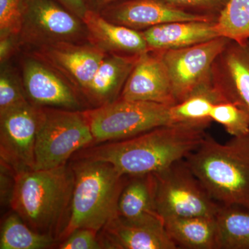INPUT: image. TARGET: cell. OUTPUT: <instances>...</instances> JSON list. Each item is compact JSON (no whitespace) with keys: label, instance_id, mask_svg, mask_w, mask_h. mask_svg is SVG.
<instances>
[{"label":"cell","instance_id":"obj_20","mask_svg":"<svg viewBox=\"0 0 249 249\" xmlns=\"http://www.w3.org/2000/svg\"><path fill=\"white\" fill-rule=\"evenodd\" d=\"M118 203V215L132 222L162 219L156 206L155 175L128 177Z\"/></svg>","mask_w":249,"mask_h":249},{"label":"cell","instance_id":"obj_13","mask_svg":"<svg viewBox=\"0 0 249 249\" xmlns=\"http://www.w3.org/2000/svg\"><path fill=\"white\" fill-rule=\"evenodd\" d=\"M29 52L53 67L82 95L106 55L90 42L60 44Z\"/></svg>","mask_w":249,"mask_h":249},{"label":"cell","instance_id":"obj_28","mask_svg":"<svg viewBox=\"0 0 249 249\" xmlns=\"http://www.w3.org/2000/svg\"><path fill=\"white\" fill-rule=\"evenodd\" d=\"M187 14L217 19L228 0H160Z\"/></svg>","mask_w":249,"mask_h":249},{"label":"cell","instance_id":"obj_1","mask_svg":"<svg viewBox=\"0 0 249 249\" xmlns=\"http://www.w3.org/2000/svg\"><path fill=\"white\" fill-rule=\"evenodd\" d=\"M211 124H165L130 138L86 147L76 159L107 162L126 177L159 173L196 150Z\"/></svg>","mask_w":249,"mask_h":249},{"label":"cell","instance_id":"obj_26","mask_svg":"<svg viewBox=\"0 0 249 249\" xmlns=\"http://www.w3.org/2000/svg\"><path fill=\"white\" fill-rule=\"evenodd\" d=\"M27 103L21 76L8 62L2 64L0 74V116Z\"/></svg>","mask_w":249,"mask_h":249},{"label":"cell","instance_id":"obj_2","mask_svg":"<svg viewBox=\"0 0 249 249\" xmlns=\"http://www.w3.org/2000/svg\"><path fill=\"white\" fill-rule=\"evenodd\" d=\"M74 180L67 164L15 174L11 209L31 229L59 242L70 217Z\"/></svg>","mask_w":249,"mask_h":249},{"label":"cell","instance_id":"obj_21","mask_svg":"<svg viewBox=\"0 0 249 249\" xmlns=\"http://www.w3.org/2000/svg\"><path fill=\"white\" fill-rule=\"evenodd\" d=\"M163 223L178 248L219 249L216 217L169 218Z\"/></svg>","mask_w":249,"mask_h":249},{"label":"cell","instance_id":"obj_5","mask_svg":"<svg viewBox=\"0 0 249 249\" xmlns=\"http://www.w3.org/2000/svg\"><path fill=\"white\" fill-rule=\"evenodd\" d=\"M94 143L84 111L40 107L34 170L66 165L76 152Z\"/></svg>","mask_w":249,"mask_h":249},{"label":"cell","instance_id":"obj_15","mask_svg":"<svg viewBox=\"0 0 249 249\" xmlns=\"http://www.w3.org/2000/svg\"><path fill=\"white\" fill-rule=\"evenodd\" d=\"M109 22L142 31L175 21H209L214 18L187 14L174 9L160 0H122L99 11Z\"/></svg>","mask_w":249,"mask_h":249},{"label":"cell","instance_id":"obj_23","mask_svg":"<svg viewBox=\"0 0 249 249\" xmlns=\"http://www.w3.org/2000/svg\"><path fill=\"white\" fill-rule=\"evenodd\" d=\"M58 242L53 236L40 233L31 229L14 212L4 219L1 226V249H49Z\"/></svg>","mask_w":249,"mask_h":249},{"label":"cell","instance_id":"obj_8","mask_svg":"<svg viewBox=\"0 0 249 249\" xmlns=\"http://www.w3.org/2000/svg\"><path fill=\"white\" fill-rule=\"evenodd\" d=\"M154 175L157 182L156 206L163 221L175 217H216L222 209L186 160H178Z\"/></svg>","mask_w":249,"mask_h":249},{"label":"cell","instance_id":"obj_3","mask_svg":"<svg viewBox=\"0 0 249 249\" xmlns=\"http://www.w3.org/2000/svg\"><path fill=\"white\" fill-rule=\"evenodd\" d=\"M185 160L214 201L249 211V132L224 143L207 134Z\"/></svg>","mask_w":249,"mask_h":249},{"label":"cell","instance_id":"obj_12","mask_svg":"<svg viewBox=\"0 0 249 249\" xmlns=\"http://www.w3.org/2000/svg\"><path fill=\"white\" fill-rule=\"evenodd\" d=\"M211 83L221 102L237 105L249 115V40H230L214 60Z\"/></svg>","mask_w":249,"mask_h":249},{"label":"cell","instance_id":"obj_22","mask_svg":"<svg viewBox=\"0 0 249 249\" xmlns=\"http://www.w3.org/2000/svg\"><path fill=\"white\" fill-rule=\"evenodd\" d=\"M220 102L211 80L186 99L170 106L172 124L211 123V110L216 103Z\"/></svg>","mask_w":249,"mask_h":249},{"label":"cell","instance_id":"obj_32","mask_svg":"<svg viewBox=\"0 0 249 249\" xmlns=\"http://www.w3.org/2000/svg\"><path fill=\"white\" fill-rule=\"evenodd\" d=\"M82 19L85 18L89 9L87 0H55Z\"/></svg>","mask_w":249,"mask_h":249},{"label":"cell","instance_id":"obj_18","mask_svg":"<svg viewBox=\"0 0 249 249\" xmlns=\"http://www.w3.org/2000/svg\"><path fill=\"white\" fill-rule=\"evenodd\" d=\"M139 57L106 54L83 93L90 108L101 107L119 99Z\"/></svg>","mask_w":249,"mask_h":249},{"label":"cell","instance_id":"obj_29","mask_svg":"<svg viewBox=\"0 0 249 249\" xmlns=\"http://www.w3.org/2000/svg\"><path fill=\"white\" fill-rule=\"evenodd\" d=\"M24 0H0V34L19 33Z\"/></svg>","mask_w":249,"mask_h":249},{"label":"cell","instance_id":"obj_24","mask_svg":"<svg viewBox=\"0 0 249 249\" xmlns=\"http://www.w3.org/2000/svg\"><path fill=\"white\" fill-rule=\"evenodd\" d=\"M216 219L219 249H249V211L222 206Z\"/></svg>","mask_w":249,"mask_h":249},{"label":"cell","instance_id":"obj_19","mask_svg":"<svg viewBox=\"0 0 249 249\" xmlns=\"http://www.w3.org/2000/svg\"><path fill=\"white\" fill-rule=\"evenodd\" d=\"M150 50L166 51L197 45L220 37L215 22L175 21L141 31Z\"/></svg>","mask_w":249,"mask_h":249},{"label":"cell","instance_id":"obj_31","mask_svg":"<svg viewBox=\"0 0 249 249\" xmlns=\"http://www.w3.org/2000/svg\"><path fill=\"white\" fill-rule=\"evenodd\" d=\"M21 47L18 34H0V62L1 65L9 60Z\"/></svg>","mask_w":249,"mask_h":249},{"label":"cell","instance_id":"obj_9","mask_svg":"<svg viewBox=\"0 0 249 249\" xmlns=\"http://www.w3.org/2000/svg\"><path fill=\"white\" fill-rule=\"evenodd\" d=\"M229 41L217 37L185 48L160 51L177 103L211 81L214 60Z\"/></svg>","mask_w":249,"mask_h":249},{"label":"cell","instance_id":"obj_4","mask_svg":"<svg viewBox=\"0 0 249 249\" xmlns=\"http://www.w3.org/2000/svg\"><path fill=\"white\" fill-rule=\"evenodd\" d=\"M71 166L75 179L71 210L60 242L82 228L99 232L117 215L119 197L127 180L107 162L76 159Z\"/></svg>","mask_w":249,"mask_h":249},{"label":"cell","instance_id":"obj_6","mask_svg":"<svg viewBox=\"0 0 249 249\" xmlns=\"http://www.w3.org/2000/svg\"><path fill=\"white\" fill-rule=\"evenodd\" d=\"M170 106L119 98L101 107L86 109L84 113L94 138L93 145L130 138L172 124Z\"/></svg>","mask_w":249,"mask_h":249},{"label":"cell","instance_id":"obj_16","mask_svg":"<svg viewBox=\"0 0 249 249\" xmlns=\"http://www.w3.org/2000/svg\"><path fill=\"white\" fill-rule=\"evenodd\" d=\"M102 249H176L163 219L132 222L116 215L98 232Z\"/></svg>","mask_w":249,"mask_h":249},{"label":"cell","instance_id":"obj_10","mask_svg":"<svg viewBox=\"0 0 249 249\" xmlns=\"http://www.w3.org/2000/svg\"><path fill=\"white\" fill-rule=\"evenodd\" d=\"M21 68L26 96L36 107L75 111L89 109L82 93L41 59L28 52L22 58Z\"/></svg>","mask_w":249,"mask_h":249},{"label":"cell","instance_id":"obj_30","mask_svg":"<svg viewBox=\"0 0 249 249\" xmlns=\"http://www.w3.org/2000/svg\"><path fill=\"white\" fill-rule=\"evenodd\" d=\"M60 249H102L98 239V232L91 229L82 228L71 232L65 240L60 242Z\"/></svg>","mask_w":249,"mask_h":249},{"label":"cell","instance_id":"obj_27","mask_svg":"<svg viewBox=\"0 0 249 249\" xmlns=\"http://www.w3.org/2000/svg\"><path fill=\"white\" fill-rule=\"evenodd\" d=\"M211 121L220 124L232 137L249 132V115L237 105L230 102L216 103L211 110Z\"/></svg>","mask_w":249,"mask_h":249},{"label":"cell","instance_id":"obj_11","mask_svg":"<svg viewBox=\"0 0 249 249\" xmlns=\"http://www.w3.org/2000/svg\"><path fill=\"white\" fill-rule=\"evenodd\" d=\"M39 114L29 102L0 116L1 163L14 174L34 170Z\"/></svg>","mask_w":249,"mask_h":249},{"label":"cell","instance_id":"obj_25","mask_svg":"<svg viewBox=\"0 0 249 249\" xmlns=\"http://www.w3.org/2000/svg\"><path fill=\"white\" fill-rule=\"evenodd\" d=\"M218 35L237 42L249 40V0H228L215 22Z\"/></svg>","mask_w":249,"mask_h":249},{"label":"cell","instance_id":"obj_14","mask_svg":"<svg viewBox=\"0 0 249 249\" xmlns=\"http://www.w3.org/2000/svg\"><path fill=\"white\" fill-rule=\"evenodd\" d=\"M119 98L167 106L176 104L160 51L149 50L139 55Z\"/></svg>","mask_w":249,"mask_h":249},{"label":"cell","instance_id":"obj_7","mask_svg":"<svg viewBox=\"0 0 249 249\" xmlns=\"http://www.w3.org/2000/svg\"><path fill=\"white\" fill-rule=\"evenodd\" d=\"M18 37L29 49L89 42L83 19L55 0H24Z\"/></svg>","mask_w":249,"mask_h":249},{"label":"cell","instance_id":"obj_33","mask_svg":"<svg viewBox=\"0 0 249 249\" xmlns=\"http://www.w3.org/2000/svg\"><path fill=\"white\" fill-rule=\"evenodd\" d=\"M120 1H122V0H87V3H88V7L90 10L99 12L109 5Z\"/></svg>","mask_w":249,"mask_h":249},{"label":"cell","instance_id":"obj_17","mask_svg":"<svg viewBox=\"0 0 249 249\" xmlns=\"http://www.w3.org/2000/svg\"><path fill=\"white\" fill-rule=\"evenodd\" d=\"M83 20L90 43L106 54L135 56L150 50L141 31L109 22L98 11L89 9Z\"/></svg>","mask_w":249,"mask_h":249}]
</instances>
